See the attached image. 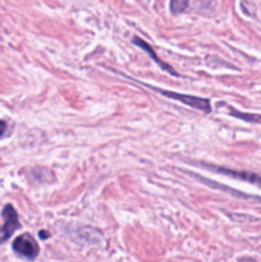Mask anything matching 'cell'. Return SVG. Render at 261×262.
I'll list each match as a JSON object with an SVG mask.
<instances>
[{"label": "cell", "instance_id": "obj_1", "mask_svg": "<svg viewBox=\"0 0 261 262\" xmlns=\"http://www.w3.org/2000/svg\"><path fill=\"white\" fill-rule=\"evenodd\" d=\"M143 86H146L147 89L153 90V91L158 92V94L163 95V96L169 97V99H171V100H177V101L182 102V104L187 105V106H191V107H193V109L200 110V112H204V113L211 112V104H210L209 99H204V97H199V96H192V95L179 94V92L159 89V87L151 86V84H146V83H143Z\"/></svg>", "mask_w": 261, "mask_h": 262}, {"label": "cell", "instance_id": "obj_2", "mask_svg": "<svg viewBox=\"0 0 261 262\" xmlns=\"http://www.w3.org/2000/svg\"><path fill=\"white\" fill-rule=\"evenodd\" d=\"M201 166L209 169V170L215 171L217 174H223V176L230 177V178L240 179V181L247 182V183L255 184V186L260 187L261 188V176L260 174L252 173V171H242V170H234V169L224 168V166H217V165H210V164L201 163Z\"/></svg>", "mask_w": 261, "mask_h": 262}, {"label": "cell", "instance_id": "obj_3", "mask_svg": "<svg viewBox=\"0 0 261 262\" xmlns=\"http://www.w3.org/2000/svg\"><path fill=\"white\" fill-rule=\"evenodd\" d=\"M13 250L17 255L27 258V260H35L38 256L40 248H38L37 242L30 234H22L17 237L13 242Z\"/></svg>", "mask_w": 261, "mask_h": 262}, {"label": "cell", "instance_id": "obj_4", "mask_svg": "<svg viewBox=\"0 0 261 262\" xmlns=\"http://www.w3.org/2000/svg\"><path fill=\"white\" fill-rule=\"evenodd\" d=\"M3 219H4V225L0 228V243L5 242L13 235V233L19 229V219L18 214L12 205H7L3 209Z\"/></svg>", "mask_w": 261, "mask_h": 262}, {"label": "cell", "instance_id": "obj_5", "mask_svg": "<svg viewBox=\"0 0 261 262\" xmlns=\"http://www.w3.org/2000/svg\"><path fill=\"white\" fill-rule=\"evenodd\" d=\"M132 42L135 43V45H137L138 48L142 49V50L145 51V53H147L148 56H150V58L153 59V60L155 61V63L158 64V66L160 67L161 69H164V71H165V72H168V73L171 74V76H176V77L179 76V74L177 73L176 71H174V68L170 66V64L165 63V61H163V60H160V59H159V56L156 55V53H155V51H154V49L151 48V46L148 45V43L146 42L145 40H142V38H140V37H135V38H133Z\"/></svg>", "mask_w": 261, "mask_h": 262}, {"label": "cell", "instance_id": "obj_6", "mask_svg": "<svg viewBox=\"0 0 261 262\" xmlns=\"http://www.w3.org/2000/svg\"><path fill=\"white\" fill-rule=\"evenodd\" d=\"M32 177L35 181H41V182H48L49 179H54L53 173L51 170L46 168H35L32 170Z\"/></svg>", "mask_w": 261, "mask_h": 262}, {"label": "cell", "instance_id": "obj_7", "mask_svg": "<svg viewBox=\"0 0 261 262\" xmlns=\"http://www.w3.org/2000/svg\"><path fill=\"white\" fill-rule=\"evenodd\" d=\"M229 114L233 115L235 118H240V119L246 120V122H252V123H261V115L256 114H246V113H238L235 112V109L229 107Z\"/></svg>", "mask_w": 261, "mask_h": 262}, {"label": "cell", "instance_id": "obj_8", "mask_svg": "<svg viewBox=\"0 0 261 262\" xmlns=\"http://www.w3.org/2000/svg\"><path fill=\"white\" fill-rule=\"evenodd\" d=\"M189 0H170V12L173 14H181L188 8Z\"/></svg>", "mask_w": 261, "mask_h": 262}, {"label": "cell", "instance_id": "obj_9", "mask_svg": "<svg viewBox=\"0 0 261 262\" xmlns=\"http://www.w3.org/2000/svg\"><path fill=\"white\" fill-rule=\"evenodd\" d=\"M194 3H196V7L199 8L200 10L209 9L212 5V0H194Z\"/></svg>", "mask_w": 261, "mask_h": 262}, {"label": "cell", "instance_id": "obj_10", "mask_svg": "<svg viewBox=\"0 0 261 262\" xmlns=\"http://www.w3.org/2000/svg\"><path fill=\"white\" fill-rule=\"evenodd\" d=\"M5 129H7V123H5L4 120H0V137L4 135Z\"/></svg>", "mask_w": 261, "mask_h": 262}, {"label": "cell", "instance_id": "obj_11", "mask_svg": "<svg viewBox=\"0 0 261 262\" xmlns=\"http://www.w3.org/2000/svg\"><path fill=\"white\" fill-rule=\"evenodd\" d=\"M49 235H50V234H49L48 232H45V230H41V232H40V237L42 238V239H46V238H48Z\"/></svg>", "mask_w": 261, "mask_h": 262}]
</instances>
